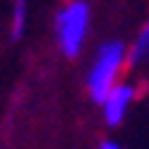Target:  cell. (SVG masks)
<instances>
[{
	"label": "cell",
	"instance_id": "obj_1",
	"mask_svg": "<svg viewBox=\"0 0 149 149\" xmlns=\"http://www.w3.org/2000/svg\"><path fill=\"white\" fill-rule=\"evenodd\" d=\"M125 59H128V51L120 40H112L107 45L99 48L96 53V61H93L91 72H88V93L101 104V99L117 85V77L125 67Z\"/></svg>",
	"mask_w": 149,
	"mask_h": 149
},
{
	"label": "cell",
	"instance_id": "obj_2",
	"mask_svg": "<svg viewBox=\"0 0 149 149\" xmlns=\"http://www.w3.org/2000/svg\"><path fill=\"white\" fill-rule=\"evenodd\" d=\"M91 24V6L85 0H72L56 16V40L64 56H77Z\"/></svg>",
	"mask_w": 149,
	"mask_h": 149
},
{
	"label": "cell",
	"instance_id": "obj_3",
	"mask_svg": "<svg viewBox=\"0 0 149 149\" xmlns=\"http://www.w3.org/2000/svg\"><path fill=\"white\" fill-rule=\"evenodd\" d=\"M136 99V85L130 83H117L107 96L101 99V107H104V120L107 125H120L123 117L128 115V107L133 104Z\"/></svg>",
	"mask_w": 149,
	"mask_h": 149
},
{
	"label": "cell",
	"instance_id": "obj_4",
	"mask_svg": "<svg viewBox=\"0 0 149 149\" xmlns=\"http://www.w3.org/2000/svg\"><path fill=\"white\" fill-rule=\"evenodd\" d=\"M146 59H149V22L141 27L139 37L133 40V45H130V51H128V61L130 64H141Z\"/></svg>",
	"mask_w": 149,
	"mask_h": 149
},
{
	"label": "cell",
	"instance_id": "obj_5",
	"mask_svg": "<svg viewBox=\"0 0 149 149\" xmlns=\"http://www.w3.org/2000/svg\"><path fill=\"white\" fill-rule=\"evenodd\" d=\"M24 22H27V0H13V22H11V35L22 37L24 35Z\"/></svg>",
	"mask_w": 149,
	"mask_h": 149
},
{
	"label": "cell",
	"instance_id": "obj_6",
	"mask_svg": "<svg viewBox=\"0 0 149 149\" xmlns=\"http://www.w3.org/2000/svg\"><path fill=\"white\" fill-rule=\"evenodd\" d=\"M101 149H123V146H120L117 141H104V144H101Z\"/></svg>",
	"mask_w": 149,
	"mask_h": 149
}]
</instances>
